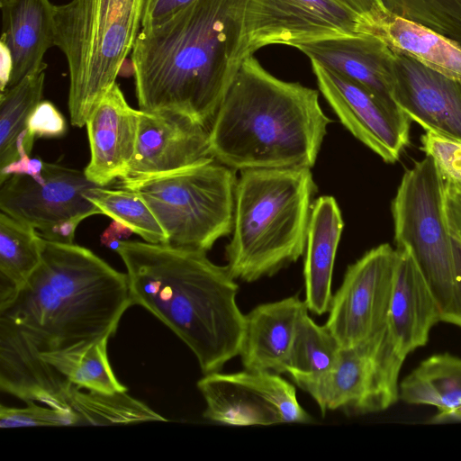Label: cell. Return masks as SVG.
I'll list each match as a JSON object with an SVG mask.
<instances>
[{
  "label": "cell",
  "mask_w": 461,
  "mask_h": 461,
  "mask_svg": "<svg viewBox=\"0 0 461 461\" xmlns=\"http://www.w3.org/2000/svg\"><path fill=\"white\" fill-rule=\"evenodd\" d=\"M133 305L127 274L90 249L41 240V261L0 307V389L57 408L50 364L110 338Z\"/></svg>",
  "instance_id": "6da1fadb"
},
{
  "label": "cell",
  "mask_w": 461,
  "mask_h": 461,
  "mask_svg": "<svg viewBox=\"0 0 461 461\" xmlns=\"http://www.w3.org/2000/svg\"><path fill=\"white\" fill-rule=\"evenodd\" d=\"M250 0H193L141 27L131 58L140 111L211 124L243 60Z\"/></svg>",
  "instance_id": "7a4b0ae2"
},
{
  "label": "cell",
  "mask_w": 461,
  "mask_h": 461,
  "mask_svg": "<svg viewBox=\"0 0 461 461\" xmlns=\"http://www.w3.org/2000/svg\"><path fill=\"white\" fill-rule=\"evenodd\" d=\"M115 251L127 270L132 304L167 326L204 375L239 356L245 314L226 266L212 263L206 251L170 244L122 240Z\"/></svg>",
  "instance_id": "3957f363"
},
{
  "label": "cell",
  "mask_w": 461,
  "mask_h": 461,
  "mask_svg": "<svg viewBox=\"0 0 461 461\" xmlns=\"http://www.w3.org/2000/svg\"><path fill=\"white\" fill-rule=\"evenodd\" d=\"M331 120L319 92L245 59L209 129L211 156L233 170L308 167Z\"/></svg>",
  "instance_id": "277c9868"
},
{
  "label": "cell",
  "mask_w": 461,
  "mask_h": 461,
  "mask_svg": "<svg viewBox=\"0 0 461 461\" xmlns=\"http://www.w3.org/2000/svg\"><path fill=\"white\" fill-rule=\"evenodd\" d=\"M316 191L308 167L240 171L225 250L235 279L272 276L304 254Z\"/></svg>",
  "instance_id": "5b68a950"
},
{
  "label": "cell",
  "mask_w": 461,
  "mask_h": 461,
  "mask_svg": "<svg viewBox=\"0 0 461 461\" xmlns=\"http://www.w3.org/2000/svg\"><path fill=\"white\" fill-rule=\"evenodd\" d=\"M144 0H71L55 5L54 44L65 55L71 124L86 125L116 83L141 29Z\"/></svg>",
  "instance_id": "8992f818"
},
{
  "label": "cell",
  "mask_w": 461,
  "mask_h": 461,
  "mask_svg": "<svg viewBox=\"0 0 461 461\" xmlns=\"http://www.w3.org/2000/svg\"><path fill=\"white\" fill-rule=\"evenodd\" d=\"M235 170L210 158L176 171L120 179L153 212L167 244L207 251L233 227Z\"/></svg>",
  "instance_id": "52a82bcc"
},
{
  "label": "cell",
  "mask_w": 461,
  "mask_h": 461,
  "mask_svg": "<svg viewBox=\"0 0 461 461\" xmlns=\"http://www.w3.org/2000/svg\"><path fill=\"white\" fill-rule=\"evenodd\" d=\"M396 248H406L422 273L441 313L450 323L456 267L445 205V179L426 155L407 169L392 201Z\"/></svg>",
  "instance_id": "ba28073f"
},
{
  "label": "cell",
  "mask_w": 461,
  "mask_h": 461,
  "mask_svg": "<svg viewBox=\"0 0 461 461\" xmlns=\"http://www.w3.org/2000/svg\"><path fill=\"white\" fill-rule=\"evenodd\" d=\"M384 331L357 347L343 348L329 371L294 383L323 415L336 410L365 415L388 409L400 398L398 379L405 358L383 340Z\"/></svg>",
  "instance_id": "9c48e42d"
},
{
  "label": "cell",
  "mask_w": 461,
  "mask_h": 461,
  "mask_svg": "<svg viewBox=\"0 0 461 461\" xmlns=\"http://www.w3.org/2000/svg\"><path fill=\"white\" fill-rule=\"evenodd\" d=\"M96 185L84 170L44 161L39 177L15 174L0 184V209L47 240L73 243L79 223L101 214L85 195Z\"/></svg>",
  "instance_id": "30bf717a"
},
{
  "label": "cell",
  "mask_w": 461,
  "mask_h": 461,
  "mask_svg": "<svg viewBox=\"0 0 461 461\" xmlns=\"http://www.w3.org/2000/svg\"><path fill=\"white\" fill-rule=\"evenodd\" d=\"M206 407L203 416L229 426L311 423L294 384L279 374L245 369L204 375L197 382Z\"/></svg>",
  "instance_id": "8fae6325"
},
{
  "label": "cell",
  "mask_w": 461,
  "mask_h": 461,
  "mask_svg": "<svg viewBox=\"0 0 461 461\" xmlns=\"http://www.w3.org/2000/svg\"><path fill=\"white\" fill-rule=\"evenodd\" d=\"M396 261V249L384 243L348 267L325 323L342 348L364 344L384 330Z\"/></svg>",
  "instance_id": "7c38bea8"
},
{
  "label": "cell",
  "mask_w": 461,
  "mask_h": 461,
  "mask_svg": "<svg viewBox=\"0 0 461 461\" xmlns=\"http://www.w3.org/2000/svg\"><path fill=\"white\" fill-rule=\"evenodd\" d=\"M362 20L343 0H250L244 55L269 45L296 47L316 41L359 34Z\"/></svg>",
  "instance_id": "4fadbf2b"
},
{
  "label": "cell",
  "mask_w": 461,
  "mask_h": 461,
  "mask_svg": "<svg viewBox=\"0 0 461 461\" xmlns=\"http://www.w3.org/2000/svg\"><path fill=\"white\" fill-rule=\"evenodd\" d=\"M319 90L341 123L386 163L409 143L411 119L390 111L357 82L311 60Z\"/></svg>",
  "instance_id": "5bb4252c"
},
{
  "label": "cell",
  "mask_w": 461,
  "mask_h": 461,
  "mask_svg": "<svg viewBox=\"0 0 461 461\" xmlns=\"http://www.w3.org/2000/svg\"><path fill=\"white\" fill-rule=\"evenodd\" d=\"M210 158L207 127L185 115L140 110L135 154L122 179L161 175Z\"/></svg>",
  "instance_id": "9a60e30c"
},
{
  "label": "cell",
  "mask_w": 461,
  "mask_h": 461,
  "mask_svg": "<svg viewBox=\"0 0 461 461\" xmlns=\"http://www.w3.org/2000/svg\"><path fill=\"white\" fill-rule=\"evenodd\" d=\"M393 98L425 131L461 140V80L393 51Z\"/></svg>",
  "instance_id": "2e32d148"
},
{
  "label": "cell",
  "mask_w": 461,
  "mask_h": 461,
  "mask_svg": "<svg viewBox=\"0 0 461 461\" xmlns=\"http://www.w3.org/2000/svg\"><path fill=\"white\" fill-rule=\"evenodd\" d=\"M310 60L357 82L393 113L408 117L393 98V51L379 38L359 33L295 47Z\"/></svg>",
  "instance_id": "e0dca14e"
},
{
  "label": "cell",
  "mask_w": 461,
  "mask_h": 461,
  "mask_svg": "<svg viewBox=\"0 0 461 461\" xmlns=\"http://www.w3.org/2000/svg\"><path fill=\"white\" fill-rule=\"evenodd\" d=\"M140 110L131 107L115 83L89 116L87 130L90 161L84 169L99 186L125 177L134 157Z\"/></svg>",
  "instance_id": "ac0fdd59"
},
{
  "label": "cell",
  "mask_w": 461,
  "mask_h": 461,
  "mask_svg": "<svg viewBox=\"0 0 461 461\" xmlns=\"http://www.w3.org/2000/svg\"><path fill=\"white\" fill-rule=\"evenodd\" d=\"M396 251L386 330L397 350L406 357L427 344L431 328L441 321V313L410 250L396 248Z\"/></svg>",
  "instance_id": "d6986e66"
},
{
  "label": "cell",
  "mask_w": 461,
  "mask_h": 461,
  "mask_svg": "<svg viewBox=\"0 0 461 461\" xmlns=\"http://www.w3.org/2000/svg\"><path fill=\"white\" fill-rule=\"evenodd\" d=\"M309 311L297 295L262 303L245 314L239 356L245 369L286 373V362L301 316Z\"/></svg>",
  "instance_id": "ffe728a7"
},
{
  "label": "cell",
  "mask_w": 461,
  "mask_h": 461,
  "mask_svg": "<svg viewBox=\"0 0 461 461\" xmlns=\"http://www.w3.org/2000/svg\"><path fill=\"white\" fill-rule=\"evenodd\" d=\"M1 41L9 49L13 70L7 87L46 68L44 55L54 44L55 5L50 0H0Z\"/></svg>",
  "instance_id": "44dd1931"
},
{
  "label": "cell",
  "mask_w": 461,
  "mask_h": 461,
  "mask_svg": "<svg viewBox=\"0 0 461 461\" xmlns=\"http://www.w3.org/2000/svg\"><path fill=\"white\" fill-rule=\"evenodd\" d=\"M344 228L336 199L322 195L313 201L303 259L304 303L309 312L322 315L332 299V274Z\"/></svg>",
  "instance_id": "7402d4cb"
},
{
  "label": "cell",
  "mask_w": 461,
  "mask_h": 461,
  "mask_svg": "<svg viewBox=\"0 0 461 461\" xmlns=\"http://www.w3.org/2000/svg\"><path fill=\"white\" fill-rule=\"evenodd\" d=\"M358 33L372 34L393 51L461 80V44L423 24L388 11L375 19L362 21Z\"/></svg>",
  "instance_id": "603a6c76"
},
{
  "label": "cell",
  "mask_w": 461,
  "mask_h": 461,
  "mask_svg": "<svg viewBox=\"0 0 461 461\" xmlns=\"http://www.w3.org/2000/svg\"><path fill=\"white\" fill-rule=\"evenodd\" d=\"M399 397L442 413L461 407V358L448 353L426 358L400 383Z\"/></svg>",
  "instance_id": "cb8c5ba5"
},
{
  "label": "cell",
  "mask_w": 461,
  "mask_h": 461,
  "mask_svg": "<svg viewBox=\"0 0 461 461\" xmlns=\"http://www.w3.org/2000/svg\"><path fill=\"white\" fill-rule=\"evenodd\" d=\"M41 240L32 226L1 212L0 307L15 297L41 264Z\"/></svg>",
  "instance_id": "d4e9b609"
},
{
  "label": "cell",
  "mask_w": 461,
  "mask_h": 461,
  "mask_svg": "<svg viewBox=\"0 0 461 461\" xmlns=\"http://www.w3.org/2000/svg\"><path fill=\"white\" fill-rule=\"evenodd\" d=\"M45 70L35 71L18 84L1 92L0 97V169L30 156L24 149L27 122L41 101Z\"/></svg>",
  "instance_id": "484cf974"
},
{
  "label": "cell",
  "mask_w": 461,
  "mask_h": 461,
  "mask_svg": "<svg viewBox=\"0 0 461 461\" xmlns=\"http://www.w3.org/2000/svg\"><path fill=\"white\" fill-rule=\"evenodd\" d=\"M67 403L77 413L80 424L112 425L167 420L125 392L80 391L72 385Z\"/></svg>",
  "instance_id": "4316f807"
},
{
  "label": "cell",
  "mask_w": 461,
  "mask_h": 461,
  "mask_svg": "<svg viewBox=\"0 0 461 461\" xmlns=\"http://www.w3.org/2000/svg\"><path fill=\"white\" fill-rule=\"evenodd\" d=\"M109 338H104L81 353L61 357L51 363L54 383L66 397L72 385L91 391H127L116 378L107 354Z\"/></svg>",
  "instance_id": "83f0119b"
},
{
  "label": "cell",
  "mask_w": 461,
  "mask_h": 461,
  "mask_svg": "<svg viewBox=\"0 0 461 461\" xmlns=\"http://www.w3.org/2000/svg\"><path fill=\"white\" fill-rule=\"evenodd\" d=\"M342 349L325 324H317L306 311L295 329L286 373L293 381L318 376L337 364Z\"/></svg>",
  "instance_id": "f1b7e54d"
},
{
  "label": "cell",
  "mask_w": 461,
  "mask_h": 461,
  "mask_svg": "<svg viewBox=\"0 0 461 461\" xmlns=\"http://www.w3.org/2000/svg\"><path fill=\"white\" fill-rule=\"evenodd\" d=\"M101 212L141 237L146 242L167 244V234L140 195L132 190L96 185L85 193Z\"/></svg>",
  "instance_id": "f546056e"
},
{
  "label": "cell",
  "mask_w": 461,
  "mask_h": 461,
  "mask_svg": "<svg viewBox=\"0 0 461 461\" xmlns=\"http://www.w3.org/2000/svg\"><path fill=\"white\" fill-rule=\"evenodd\" d=\"M399 16L423 24L461 44V0H383Z\"/></svg>",
  "instance_id": "4dcf8cb0"
},
{
  "label": "cell",
  "mask_w": 461,
  "mask_h": 461,
  "mask_svg": "<svg viewBox=\"0 0 461 461\" xmlns=\"http://www.w3.org/2000/svg\"><path fill=\"white\" fill-rule=\"evenodd\" d=\"M36 402H26L23 408L0 406V427L74 426L80 424L76 412L69 409L43 406Z\"/></svg>",
  "instance_id": "1f68e13d"
},
{
  "label": "cell",
  "mask_w": 461,
  "mask_h": 461,
  "mask_svg": "<svg viewBox=\"0 0 461 461\" xmlns=\"http://www.w3.org/2000/svg\"><path fill=\"white\" fill-rule=\"evenodd\" d=\"M420 143L421 150L434 159L443 178L461 185V140L425 131Z\"/></svg>",
  "instance_id": "d6a6232c"
},
{
  "label": "cell",
  "mask_w": 461,
  "mask_h": 461,
  "mask_svg": "<svg viewBox=\"0 0 461 461\" xmlns=\"http://www.w3.org/2000/svg\"><path fill=\"white\" fill-rule=\"evenodd\" d=\"M67 131L66 119L50 101L41 100L32 112L27 122L24 149L31 154L35 139L59 138Z\"/></svg>",
  "instance_id": "836d02e7"
},
{
  "label": "cell",
  "mask_w": 461,
  "mask_h": 461,
  "mask_svg": "<svg viewBox=\"0 0 461 461\" xmlns=\"http://www.w3.org/2000/svg\"><path fill=\"white\" fill-rule=\"evenodd\" d=\"M193 0H144L141 27L152 26L173 15Z\"/></svg>",
  "instance_id": "e575fe53"
},
{
  "label": "cell",
  "mask_w": 461,
  "mask_h": 461,
  "mask_svg": "<svg viewBox=\"0 0 461 461\" xmlns=\"http://www.w3.org/2000/svg\"><path fill=\"white\" fill-rule=\"evenodd\" d=\"M445 205L451 233L461 242V185L445 180Z\"/></svg>",
  "instance_id": "d590c367"
},
{
  "label": "cell",
  "mask_w": 461,
  "mask_h": 461,
  "mask_svg": "<svg viewBox=\"0 0 461 461\" xmlns=\"http://www.w3.org/2000/svg\"><path fill=\"white\" fill-rule=\"evenodd\" d=\"M43 163L44 161L40 158H31L30 156L22 157L17 161L0 169V184L15 174H25L33 178L39 177L42 171Z\"/></svg>",
  "instance_id": "8d00e7d4"
},
{
  "label": "cell",
  "mask_w": 461,
  "mask_h": 461,
  "mask_svg": "<svg viewBox=\"0 0 461 461\" xmlns=\"http://www.w3.org/2000/svg\"><path fill=\"white\" fill-rule=\"evenodd\" d=\"M456 267L454 306L450 323L461 328V242L452 234Z\"/></svg>",
  "instance_id": "74e56055"
},
{
  "label": "cell",
  "mask_w": 461,
  "mask_h": 461,
  "mask_svg": "<svg viewBox=\"0 0 461 461\" xmlns=\"http://www.w3.org/2000/svg\"><path fill=\"white\" fill-rule=\"evenodd\" d=\"M358 14L362 20L368 21L375 19L389 10L385 7L383 0H343Z\"/></svg>",
  "instance_id": "f35d334b"
},
{
  "label": "cell",
  "mask_w": 461,
  "mask_h": 461,
  "mask_svg": "<svg viewBox=\"0 0 461 461\" xmlns=\"http://www.w3.org/2000/svg\"><path fill=\"white\" fill-rule=\"evenodd\" d=\"M132 230L125 225L113 221L101 236V242L113 250H116L121 241L131 235Z\"/></svg>",
  "instance_id": "ab89813d"
},
{
  "label": "cell",
  "mask_w": 461,
  "mask_h": 461,
  "mask_svg": "<svg viewBox=\"0 0 461 461\" xmlns=\"http://www.w3.org/2000/svg\"><path fill=\"white\" fill-rule=\"evenodd\" d=\"M13 70V59L9 49L0 41V85L1 92L5 91L9 84Z\"/></svg>",
  "instance_id": "60d3db41"
},
{
  "label": "cell",
  "mask_w": 461,
  "mask_h": 461,
  "mask_svg": "<svg viewBox=\"0 0 461 461\" xmlns=\"http://www.w3.org/2000/svg\"><path fill=\"white\" fill-rule=\"evenodd\" d=\"M428 422L431 424L461 422V407L449 412H438Z\"/></svg>",
  "instance_id": "b9f144b4"
}]
</instances>
